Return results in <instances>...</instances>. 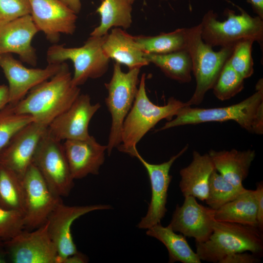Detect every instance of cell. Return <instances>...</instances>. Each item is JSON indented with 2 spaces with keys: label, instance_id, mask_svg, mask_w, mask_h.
<instances>
[{
  "label": "cell",
  "instance_id": "cell-21",
  "mask_svg": "<svg viewBox=\"0 0 263 263\" xmlns=\"http://www.w3.org/2000/svg\"><path fill=\"white\" fill-rule=\"evenodd\" d=\"M215 169L208 153L202 155L194 150L191 163L180 170L179 187L183 195H191L205 201L208 195L209 178Z\"/></svg>",
  "mask_w": 263,
  "mask_h": 263
},
{
  "label": "cell",
  "instance_id": "cell-23",
  "mask_svg": "<svg viewBox=\"0 0 263 263\" xmlns=\"http://www.w3.org/2000/svg\"><path fill=\"white\" fill-rule=\"evenodd\" d=\"M208 154L215 169L226 181L238 188H244L243 182L247 177L250 166L255 157L254 150H211Z\"/></svg>",
  "mask_w": 263,
  "mask_h": 263
},
{
  "label": "cell",
  "instance_id": "cell-42",
  "mask_svg": "<svg viewBox=\"0 0 263 263\" xmlns=\"http://www.w3.org/2000/svg\"><path fill=\"white\" fill-rule=\"evenodd\" d=\"M68 8L76 14H78L81 9L80 0H61Z\"/></svg>",
  "mask_w": 263,
  "mask_h": 263
},
{
  "label": "cell",
  "instance_id": "cell-2",
  "mask_svg": "<svg viewBox=\"0 0 263 263\" xmlns=\"http://www.w3.org/2000/svg\"><path fill=\"white\" fill-rule=\"evenodd\" d=\"M186 102L170 97L167 103L158 106L149 98L146 90V74L141 76L134 102L122 127L121 142L118 150L134 157L136 145L144 135L159 121H170L184 107Z\"/></svg>",
  "mask_w": 263,
  "mask_h": 263
},
{
  "label": "cell",
  "instance_id": "cell-31",
  "mask_svg": "<svg viewBox=\"0 0 263 263\" xmlns=\"http://www.w3.org/2000/svg\"><path fill=\"white\" fill-rule=\"evenodd\" d=\"M35 121L31 115L15 113L7 104L0 111V152L22 128Z\"/></svg>",
  "mask_w": 263,
  "mask_h": 263
},
{
  "label": "cell",
  "instance_id": "cell-34",
  "mask_svg": "<svg viewBox=\"0 0 263 263\" xmlns=\"http://www.w3.org/2000/svg\"><path fill=\"white\" fill-rule=\"evenodd\" d=\"M24 228L23 212L0 207V240H9Z\"/></svg>",
  "mask_w": 263,
  "mask_h": 263
},
{
  "label": "cell",
  "instance_id": "cell-39",
  "mask_svg": "<svg viewBox=\"0 0 263 263\" xmlns=\"http://www.w3.org/2000/svg\"><path fill=\"white\" fill-rule=\"evenodd\" d=\"M88 262V257L84 254L77 251L65 258L61 263H85Z\"/></svg>",
  "mask_w": 263,
  "mask_h": 263
},
{
  "label": "cell",
  "instance_id": "cell-10",
  "mask_svg": "<svg viewBox=\"0 0 263 263\" xmlns=\"http://www.w3.org/2000/svg\"><path fill=\"white\" fill-rule=\"evenodd\" d=\"M21 180L24 192L25 228L36 229L47 221L50 214L62 200L52 191L33 163Z\"/></svg>",
  "mask_w": 263,
  "mask_h": 263
},
{
  "label": "cell",
  "instance_id": "cell-19",
  "mask_svg": "<svg viewBox=\"0 0 263 263\" xmlns=\"http://www.w3.org/2000/svg\"><path fill=\"white\" fill-rule=\"evenodd\" d=\"M38 32L31 15L0 26V55L16 54L21 61L35 66L37 56L31 42Z\"/></svg>",
  "mask_w": 263,
  "mask_h": 263
},
{
  "label": "cell",
  "instance_id": "cell-24",
  "mask_svg": "<svg viewBox=\"0 0 263 263\" xmlns=\"http://www.w3.org/2000/svg\"><path fill=\"white\" fill-rule=\"evenodd\" d=\"M257 209L255 190L246 189L233 200L215 210L214 219L258 227Z\"/></svg>",
  "mask_w": 263,
  "mask_h": 263
},
{
  "label": "cell",
  "instance_id": "cell-7",
  "mask_svg": "<svg viewBox=\"0 0 263 263\" xmlns=\"http://www.w3.org/2000/svg\"><path fill=\"white\" fill-rule=\"evenodd\" d=\"M106 35L90 36L79 47L53 45L47 50V62L48 64H56L67 60L72 61L75 69L72 81L75 86L83 85L88 79L100 77L107 71L110 59L102 49Z\"/></svg>",
  "mask_w": 263,
  "mask_h": 263
},
{
  "label": "cell",
  "instance_id": "cell-38",
  "mask_svg": "<svg viewBox=\"0 0 263 263\" xmlns=\"http://www.w3.org/2000/svg\"><path fill=\"white\" fill-rule=\"evenodd\" d=\"M252 132L259 135L263 133V102L257 109L252 123Z\"/></svg>",
  "mask_w": 263,
  "mask_h": 263
},
{
  "label": "cell",
  "instance_id": "cell-41",
  "mask_svg": "<svg viewBox=\"0 0 263 263\" xmlns=\"http://www.w3.org/2000/svg\"><path fill=\"white\" fill-rule=\"evenodd\" d=\"M250 4L253 11L263 19V0H247Z\"/></svg>",
  "mask_w": 263,
  "mask_h": 263
},
{
  "label": "cell",
  "instance_id": "cell-3",
  "mask_svg": "<svg viewBox=\"0 0 263 263\" xmlns=\"http://www.w3.org/2000/svg\"><path fill=\"white\" fill-rule=\"evenodd\" d=\"M213 229L207 241L196 243V253L201 261L219 263L226 255L244 251L262 256L263 238L259 228L215 220Z\"/></svg>",
  "mask_w": 263,
  "mask_h": 263
},
{
  "label": "cell",
  "instance_id": "cell-5",
  "mask_svg": "<svg viewBox=\"0 0 263 263\" xmlns=\"http://www.w3.org/2000/svg\"><path fill=\"white\" fill-rule=\"evenodd\" d=\"M234 47H223L214 51L203 40L200 24L187 28L186 50L191 58L192 72L196 82L194 92L186 102L188 105H198L203 102L206 93L213 88Z\"/></svg>",
  "mask_w": 263,
  "mask_h": 263
},
{
  "label": "cell",
  "instance_id": "cell-25",
  "mask_svg": "<svg viewBox=\"0 0 263 263\" xmlns=\"http://www.w3.org/2000/svg\"><path fill=\"white\" fill-rule=\"evenodd\" d=\"M147 230L148 236L157 239L166 247L169 252V263H201L196 253L190 247L186 237L181 233L176 234L169 225L165 227L159 223Z\"/></svg>",
  "mask_w": 263,
  "mask_h": 263
},
{
  "label": "cell",
  "instance_id": "cell-35",
  "mask_svg": "<svg viewBox=\"0 0 263 263\" xmlns=\"http://www.w3.org/2000/svg\"><path fill=\"white\" fill-rule=\"evenodd\" d=\"M30 14L28 0H0V26Z\"/></svg>",
  "mask_w": 263,
  "mask_h": 263
},
{
  "label": "cell",
  "instance_id": "cell-20",
  "mask_svg": "<svg viewBox=\"0 0 263 263\" xmlns=\"http://www.w3.org/2000/svg\"><path fill=\"white\" fill-rule=\"evenodd\" d=\"M71 174L75 179L97 175L105 159L107 145L93 136L86 140H67L63 144Z\"/></svg>",
  "mask_w": 263,
  "mask_h": 263
},
{
  "label": "cell",
  "instance_id": "cell-4",
  "mask_svg": "<svg viewBox=\"0 0 263 263\" xmlns=\"http://www.w3.org/2000/svg\"><path fill=\"white\" fill-rule=\"evenodd\" d=\"M240 11L236 14L226 8L224 21L217 19V14L209 10L203 16L201 26V37L204 41L211 46L221 48L234 47L246 40H252L260 44L263 41V20L259 16L252 17L236 6Z\"/></svg>",
  "mask_w": 263,
  "mask_h": 263
},
{
  "label": "cell",
  "instance_id": "cell-40",
  "mask_svg": "<svg viewBox=\"0 0 263 263\" xmlns=\"http://www.w3.org/2000/svg\"><path fill=\"white\" fill-rule=\"evenodd\" d=\"M9 104L8 86L0 85V111Z\"/></svg>",
  "mask_w": 263,
  "mask_h": 263
},
{
  "label": "cell",
  "instance_id": "cell-45",
  "mask_svg": "<svg viewBox=\"0 0 263 263\" xmlns=\"http://www.w3.org/2000/svg\"></svg>",
  "mask_w": 263,
  "mask_h": 263
},
{
  "label": "cell",
  "instance_id": "cell-12",
  "mask_svg": "<svg viewBox=\"0 0 263 263\" xmlns=\"http://www.w3.org/2000/svg\"><path fill=\"white\" fill-rule=\"evenodd\" d=\"M188 148V145H187L168 161L158 164L148 162L140 155L138 150L136 152L134 157L144 166L149 175L151 191L147 212L137 225L139 228L148 229L161 223L165 217L167 211L168 191L172 180L169 170L175 160L183 154Z\"/></svg>",
  "mask_w": 263,
  "mask_h": 263
},
{
  "label": "cell",
  "instance_id": "cell-29",
  "mask_svg": "<svg viewBox=\"0 0 263 263\" xmlns=\"http://www.w3.org/2000/svg\"><path fill=\"white\" fill-rule=\"evenodd\" d=\"M0 207L23 213L24 192L21 179L0 164Z\"/></svg>",
  "mask_w": 263,
  "mask_h": 263
},
{
  "label": "cell",
  "instance_id": "cell-9",
  "mask_svg": "<svg viewBox=\"0 0 263 263\" xmlns=\"http://www.w3.org/2000/svg\"><path fill=\"white\" fill-rule=\"evenodd\" d=\"M33 164L56 196L61 197L69 195L74 186V179L63 144L51 136L47 130L38 144Z\"/></svg>",
  "mask_w": 263,
  "mask_h": 263
},
{
  "label": "cell",
  "instance_id": "cell-37",
  "mask_svg": "<svg viewBox=\"0 0 263 263\" xmlns=\"http://www.w3.org/2000/svg\"><path fill=\"white\" fill-rule=\"evenodd\" d=\"M257 197V221L258 227L262 231L263 229V183H257L255 189Z\"/></svg>",
  "mask_w": 263,
  "mask_h": 263
},
{
  "label": "cell",
  "instance_id": "cell-28",
  "mask_svg": "<svg viewBox=\"0 0 263 263\" xmlns=\"http://www.w3.org/2000/svg\"><path fill=\"white\" fill-rule=\"evenodd\" d=\"M133 38L144 54H168L186 50L187 28H179L154 36L140 35Z\"/></svg>",
  "mask_w": 263,
  "mask_h": 263
},
{
  "label": "cell",
  "instance_id": "cell-6",
  "mask_svg": "<svg viewBox=\"0 0 263 263\" xmlns=\"http://www.w3.org/2000/svg\"><path fill=\"white\" fill-rule=\"evenodd\" d=\"M263 102V81L260 79L256 85V92L240 102L224 107L213 108L183 107L174 119L168 121L156 132L186 125L208 122L233 120L242 128L252 132V123L257 109Z\"/></svg>",
  "mask_w": 263,
  "mask_h": 263
},
{
  "label": "cell",
  "instance_id": "cell-18",
  "mask_svg": "<svg viewBox=\"0 0 263 263\" xmlns=\"http://www.w3.org/2000/svg\"><path fill=\"white\" fill-rule=\"evenodd\" d=\"M183 205H177L169 225L196 243L207 241L213 232L215 210L199 204L196 198L186 196Z\"/></svg>",
  "mask_w": 263,
  "mask_h": 263
},
{
  "label": "cell",
  "instance_id": "cell-27",
  "mask_svg": "<svg viewBox=\"0 0 263 263\" xmlns=\"http://www.w3.org/2000/svg\"><path fill=\"white\" fill-rule=\"evenodd\" d=\"M149 63L158 67L168 77L180 83L191 80L192 62L187 50L165 54H145Z\"/></svg>",
  "mask_w": 263,
  "mask_h": 263
},
{
  "label": "cell",
  "instance_id": "cell-26",
  "mask_svg": "<svg viewBox=\"0 0 263 263\" xmlns=\"http://www.w3.org/2000/svg\"><path fill=\"white\" fill-rule=\"evenodd\" d=\"M96 12L100 17V24L90 36L101 37L107 35L113 27L129 28L132 23V4L128 0H102Z\"/></svg>",
  "mask_w": 263,
  "mask_h": 263
},
{
  "label": "cell",
  "instance_id": "cell-1",
  "mask_svg": "<svg viewBox=\"0 0 263 263\" xmlns=\"http://www.w3.org/2000/svg\"><path fill=\"white\" fill-rule=\"evenodd\" d=\"M68 65L63 62L59 71L51 78L31 89L28 94L15 105L13 111L32 116L35 121L48 126L66 110L80 94L74 85Z\"/></svg>",
  "mask_w": 263,
  "mask_h": 263
},
{
  "label": "cell",
  "instance_id": "cell-30",
  "mask_svg": "<svg viewBox=\"0 0 263 263\" xmlns=\"http://www.w3.org/2000/svg\"><path fill=\"white\" fill-rule=\"evenodd\" d=\"M246 189L238 188L226 181L215 169L209 178L207 204L216 210L233 200Z\"/></svg>",
  "mask_w": 263,
  "mask_h": 263
},
{
  "label": "cell",
  "instance_id": "cell-36",
  "mask_svg": "<svg viewBox=\"0 0 263 263\" xmlns=\"http://www.w3.org/2000/svg\"><path fill=\"white\" fill-rule=\"evenodd\" d=\"M260 257L247 251L239 252L226 255L219 263H257Z\"/></svg>",
  "mask_w": 263,
  "mask_h": 263
},
{
  "label": "cell",
  "instance_id": "cell-33",
  "mask_svg": "<svg viewBox=\"0 0 263 263\" xmlns=\"http://www.w3.org/2000/svg\"><path fill=\"white\" fill-rule=\"evenodd\" d=\"M254 41L246 40L237 43L228 62L231 67L244 79L250 77L254 73L252 47Z\"/></svg>",
  "mask_w": 263,
  "mask_h": 263
},
{
  "label": "cell",
  "instance_id": "cell-16",
  "mask_svg": "<svg viewBox=\"0 0 263 263\" xmlns=\"http://www.w3.org/2000/svg\"><path fill=\"white\" fill-rule=\"evenodd\" d=\"M31 16L39 31L56 43L61 34L73 35L76 29V14L61 0H28Z\"/></svg>",
  "mask_w": 263,
  "mask_h": 263
},
{
  "label": "cell",
  "instance_id": "cell-22",
  "mask_svg": "<svg viewBox=\"0 0 263 263\" xmlns=\"http://www.w3.org/2000/svg\"><path fill=\"white\" fill-rule=\"evenodd\" d=\"M102 49L108 58L127 66L129 70L140 69L150 64L133 36L121 28L113 29L106 36Z\"/></svg>",
  "mask_w": 263,
  "mask_h": 263
},
{
  "label": "cell",
  "instance_id": "cell-11",
  "mask_svg": "<svg viewBox=\"0 0 263 263\" xmlns=\"http://www.w3.org/2000/svg\"><path fill=\"white\" fill-rule=\"evenodd\" d=\"M9 258L14 263H56L57 252L50 236L48 222L32 231H21L4 241Z\"/></svg>",
  "mask_w": 263,
  "mask_h": 263
},
{
  "label": "cell",
  "instance_id": "cell-17",
  "mask_svg": "<svg viewBox=\"0 0 263 263\" xmlns=\"http://www.w3.org/2000/svg\"><path fill=\"white\" fill-rule=\"evenodd\" d=\"M48 126L33 121L19 131L0 152V164L22 179L33 163L38 144Z\"/></svg>",
  "mask_w": 263,
  "mask_h": 263
},
{
  "label": "cell",
  "instance_id": "cell-32",
  "mask_svg": "<svg viewBox=\"0 0 263 263\" xmlns=\"http://www.w3.org/2000/svg\"><path fill=\"white\" fill-rule=\"evenodd\" d=\"M244 79L231 67L227 60L212 88L213 94L221 101L228 100L244 89Z\"/></svg>",
  "mask_w": 263,
  "mask_h": 263
},
{
  "label": "cell",
  "instance_id": "cell-15",
  "mask_svg": "<svg viewBox=\"0 0 263 263\" xmlns=\"http://www.w3.org/2000/svg\"><path fill=\"white\" fill-rule=\"evenodd\" d=\"M62 63L48 64L43 69L28 68L11 54L0 55V67L8 83V104L15 105L31 89L51 78L59 71Z\"/></svg>",
  "mask_w": 263,
  "mask_h": 263
},
{
  "label": "cell",
  "instance_id": "cell-43",
  "mask_svg": "<svg viewBox=\"0 0 263 263\" xmlns=\"http://www.w3.org/2000/svg\"><path fill=\"white\" fill-rule=\"evenodd\" d=\"M8 259L4 242L0 240V263H6Z\"/></svg>",
  "mask_w": 263,
  "mask_h": 263
},
{
  "label": "cell",
  "instance_id": "cell-8",
  "mask_svg": "<svg viewBox=\"0 0 263 263\" xmlns=\"http://www.w3.org/2000/svg\"><path fill=\"white\" fill-rule=\"evenodd\" d=\"M140 69L124 72L121 64L113 65L112 76L105 83L108 95L105 103L111 114L112 123L107 145L109 155L121 142V133L124 121L131 109L138 91Z\"/></svg>",
  "mask_w": 263,
  "mask_h": 263
},
{
  "label": "cell",
  "instance_id": "cell-44",
  "mask_svg": "<svg viewBox=\"0 0 263 263\" xmlns=\"http://www.w3.org/2000/svg\"><path fill=\"white\" fill-rule=\"evenodd\" d=\"M102 1V0H100ZM132 4L136 0H128Z\"/></svg>",
  "mask_w": 263,
  "mask_h": 263
},
{
  "label": "cell",
  "instance_id": "cell-14",
  "mask_svg": "<svg viewBox=\"0 0 263 263\" xmlns=\"http://www.w3.org/2000/svg\"><path fill=\"white\" fill-rule=\"evenodd\" d=\"M101 107L98 103L92 104L90 96L80 94L72 105L56 117L49 125V133L57 140H86L90 121Z\"/></svg>",
  "mask_w": 263,
  "mask_h": 263
},
{
  "label": "cell",
  "instance_id": "cell-13",
  "mask_svg": "<svg viewBox=\"0 0 263 263\" xmlns=\"http://www.w3.org/2000/svg\"><path fill=\"white\" fill-rule=\"evenodd\" d=\"M112 208L109 205L70 206L60 202L47 221L50 236L57 250L56 263H61L65 258L78 251L71 232V226L76 219L92 211Z\"/></svg>",
  "mask_w": 263,
  "mask_h": 263
}]
</instances>
